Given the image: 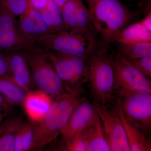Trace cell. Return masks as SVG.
Masks as SVG:
<instances>
[{
    "label": "cell",
    "mask_w": 151,
    "mask_h": 151,
    "mask_svg": "<svg viewBox=\"0 0 151 151\" xmlns=\"http://www.w3.org/2000/svg\"><path fill=\"white\" fill-rule=\"evenodd\" d=\"M100 43L110 45L119 30L132 24L135 14L119 0H85Z\"/></svg>",
    "instance_id": "6da1fadb"
},
{
    "label": "cell",
    "mask_w": 151,
    "mask_h": 151,
    "mask_svg": "<svg viewBox=\"0 0 151 151\" xmlns=\"http://www.w3.org/2000/svg\"><path fill=\"white\" fill-rule=\"evenodd\" d=\"M82 92H66L53 100L44 119L35 123L33 148L47 145L60 136L76 107L84 98Z\"/></svg>",
    "instance_id": "7a4b0ae2"
},
{
    "label": "cell",
    "mask_w": 151,
    "mask_h": 151,
    "mask_svg": "<svg viewBox=\"0 0 151 151\" xmlns=\"http://www.w3.org/2000/svg\"><path fill=\"white\" fill-rule=\"evenodd\" d=\"M33 41L47 50L88 60L97 50L100 40L94 31H66L49 33Z\"/></svg>",
    "instance_id": "3957f363"
},
{
    "label": "cell",
    "mask_w": 151,
    "mask_h": 151,
    "mask_svg": "<svg viewBox=\"0 0 151 151\" xmlns=\"http://www.w3.org/2000/svg\"><path fill=\"white\" fill-rule=\"evenodd\" d=\"M110 46L100 43L97 50L88 60L91 94L94 103L105 106L114 103L116 99L113 56L109 54Z\"/></svg>",
    "instance_id": "277c9868"
},
{
    "label": "cell",
    "mask_w": 151,
    "mask_h": 151,
    "mask_svg": "<svg viewBox=\"0 0 151 151\" xmlns=\"http://www.w3.org/2000/svg\"><path fill=\"white\" fill-rule=\"evenodd\" d=\"M22 51L29 65L32 82L39 90L54 99L67 92L49 59L47 50L35 44Z\"/></svg>",
    "instance_id": "5b68a950"
},
{
    "label": "cell",
    "mask_w": 151,
    "mask_h": 151,
    "mask_svg": "<svg viewBox=\"0 0 151 151\" xmlns=\"http://www.w3.org/2000/svg\"><path fill=\"white\" fill-rule=\"evenodd\" d=\"M49 58L67 92H82L89 82L88 60L47 50Z\"/></svg>",
    "instance_id": "8992f818"
},
{
    "label": "cell",
    "mask_w": 151,
    "mask_h": 151,
    "mask_svg": "<svg viewBox=\"0 0 151 151\" xmlns=\"http://www.w3.org/2000/svg\"><path fill=\"white\" fill-rule=\"evenodd\" d=\"M114 89L116 97L137 91L151 92L150 78L143 75L128 60L118 53L113 56Z\"/></svg>",
    "instance_id": "52a82bcc"
},
{
    "label": "cell",
    "mask_w": 151,
    "mask_h": 151,
    "mask_svg": "<svg viewBox=\"0 0 151 151\" xmlns=\"http://www.w3.org/2000/svg\"><path fill=\"white\" fill-rule=\"evenodd\" d=\"M128 120L147 134L151 128V92H131L117 101Z\"/></svg>",
    "instance_id": "ba28073f"
},
{
    "label": "cell",
    "mask_w": 151,
    "mask_h": 151,
    "mask_svg": "<svg viewBox=\"0 0 151 151\" xmlns=\"http://www.w3.org/2000/svg\"><path fill=\"white\" fill-rule=\"evenodd\" d=\"M111 151H131L126 132L116 108L94 103Z\"/></svg>",
    "instance_id": "9c48e42d"
},
{
    "label": "cell",
    "mask_w": 151,
    "mask_h": 151,
    "mask_svg": "<svg viewBox=\"0 0 151 151\" xmlns=\"http://www.w3.org/2000/svg\"><path fill=\"white\" fill-rule=\"evenodd\" d=\"M15 17L0 4V51H21L35 45L21 31Z\"/></svg>",
    "instance_id": "30bf717a"
},
{
    "label": "cell",
    "mask_w": 151,
    "mask_h": 151,
    "mask_svg": "<svg viewBox=\"0 0 151 151\" xmlns=\"http://www.w3.org/2000/svg\"><path fill=\"white\" fill-rule=\"evenodd\" d=\"M94 103L84 99L76 107L60 136L67 142L76 135L81 133L97 116Z\"/></svg>",
    "instance_id": "8fae6325"
},
{
    "label": "cell",
    "mask_w": 151,
    "mask_h": 151,
    "mask_svg": "<svg viewBox=\"0 0 151 151\" xmlns=\"http://www.w3.org/2000/svg\"><path fill=\"white\" fill-rule=\"evenodd\" d=\"M17 21L21 31L33 41L36 37L51 33L45 22L41 12L34 8L29 2L26 10L19 16Z\"/></svg>",
    "instance_id": "7c38bea8"
},
{
    "label": "cell",
    "mask_w": 151,
    "mask_h": 151,
    "mask_svg": "<svg viewBox=\"0 0 151 151\" xmlns=\"http://www.w3.org/2000/svg\"><path fill=\"white\" fill-rule=\"evenodd\" d=\"M14 51L7 52L11 76L15 82L27 92L31 91L32 82L31 73L26 58L23 52Z\"/></svg>",
    "instance_id": "4fadbf2b"
},
{
    "label": "cell",
    "mask_w": 151,
    "mask_h": 151,
    "mask_svg": "<svg viewBox=\"0 0 151 151\" xmlns=\"http://www.w3.org/2000/svg\"><path fill=\"white\" fill-rule=\"evenodd\" d=\"M52 99L40 90L27 92L23 105L31 122L37 123L44 119L51 108Z\"/></svg>",
    "instance_id": "5bb4252c"
},
{
    "label": "cell",
    "mask_w": 151,
    "mask_h": 151,
    "mask_svg": "<svg viewBox=\"0 0 151 151\" xmlns=\"http://www.w3.org/2000/svg\"><path fill=\"white\" fill-rule=\"evenodd\" d=\"M116 108L124 126L130 151H150L151 143L147 134L127 119L118 102Z\"/></svg>",
    "instance_id": "9a60e30c"
},
{
    "label": "cell",
    "mask_w": 151,
    "mask_h": 151,
    "mask_svg": "<svg viewBox=\"0 0 151 151\" xmlns=\"http://www.w3.org/2000/svg\"><path fill=\"white\" fill-rule=\"evenodd\" d=\"M81 134L86 143L87 151H111L98 114Z\"/></svg>",
    "instance_id": "2e32d148"
},
{
    "label": "cell",
    "mask_w": 151,
    "mask_h": 151,
    "mask_svg": "<svg viewBox=\"0 0 151 151\" xmlns=\"http://www.w3.org/2000/svg\"><path fill=\"white\" fill-rule=\"evenodd\" d=\"M24 120L12 114L0 124V151H15L17 132Z\"/></svg>",
    "instance_id": "e0dca14e"
},
{
    "label": "cell",
    "mask_w": 151,
    "mask_h": 151,
    "mask_svg": "<svg viewBox=\"0 0 151 151\" xmlns=\"http://www.w3.org/2000/svg\"><path fill=\"white\" fill-rule=\"evenodd\" d=\"M147 41H151V32L141 22L131 24L120 30L113 39V42L121 43Z\"/></svg>",
    "instance_id": "ac0fdd59"
},
{
    "label": "cell",
    "mask_w": 151,
    "mask_h": 151,
    "mask_svg": "<svg viewBox=\"0 0 151 151\" xmlns=\"http://www.w3.org/2000/svg\"><path fill=\"white\" fill-rule=\"evenodd\" d=\"M27 92L11 76L0 77V93L11 105H23Z\"/></svg>",
    "instance_id": "d6986e66"
},
{
    "label": "cell",
    "mask_w": 151,
    "mask_h": 151,
    "mask_svg": "<svg viewBox=\"0 0 151 151\" xmlns=\"http://www.w3.org/2000/svg\"><path fill=\"white\" fill-rule=\"evenodd\" d=\"M41 12L45 24L52 33L69 31L64 23L61 9L53 0H50L47 7Z\"/></svg>",
    "instance_id": "ffe728a7"
},
{
    "label": "cell",
    "mask_w": 151,
    "mask_h": 151,
    "mask_svg": "<svg viewBox=\"0 0 151 151\" xmlns=\"http://www.w3.org/2000/svg\"><path fill=\"white\" fill-rule=\"evenodd\" d=\"M35 123L24 120L17 132L15 151L29 150L32 148Z\"/></svg>",
    "instance_id": "44dd1931"
},
{
    "label": "cell",
    "mask_w": 151,
    "mask_h": 151,
    "mask_svg": "<svg viewBox=\"0 0 151 151\" xmlns=\"http://www.w3.org/2000/svg\"><path fill=\"white\" fill-rule=\"evenodd\" d=\"M118 44L119 53L127 60L151 58V41Z\"/></svg>",
    "instance_id": "7402d4cb"
},
{
    "label": "cell",
    "mask_w": 151,
    "mask_h": 151,
    "mask_svg": "<svg viewBox=\"0 0 151 151\" xmlns=\"http://www.w3.org/2000/svg\"><path fill=\"white\" fill-rule=\"evenodd\" d=\"M81 0H70L61 9L63 18L69 31H74L76 26V15L78 4Z\"/></svg>",
    "instance_id": "603a6c76"
},
{
    "label": "cell",
    "mask_w": 151,
    "mask_h": 151,
    "mask_svg": "<svg viewBox=\"0 0 151 151\" xmlns=\"http://www.w3.org/2000/svg\"><path fill=\"white\" fill-rule=\"evenodd\" d=\"M85 30L94 31L89 11L81 0L77 8L76 26L74 31Z\"/></svg>",
    "instance_id": "cb8c5ba5"
},
{
    "label": "cell",
    "mask_w": 151,
    "mask_h": 151,
    "mask_svg": "<svg viewBox=\"0 0 151 151\" xmlns=\"http://www.w3.org/2000/svg\"><path fill=\"white\" fill-rule=\"evenodd\" d=\"M28 2V0H0V4L15 17L24 13Z\"/></svg>",
    "instance_id": "d4e9b609"
},
{
    "label": "cell",
    "mask_w": 151,
    "mask_h": 151,
    "mask_svg": "<svg viewBox=\"0 0 151 151\" xmlns=\"http://www.w3.org/2000/svg\"><path fill=\"white\" fill-rule=\"evenodd\" d=\"M139 71L150 79L151 77V58L145 57L128 60Z\"/></svg>",
    "instance_id": "484cf974"
},
{
    "label": "cell",
    "mask_w": 151,
    "mask_h": 151,
    "mask_svg": "<svg viewBox=\"0 0 151 151\" xmlns=\"http://www.w3.org/2000/svg\"><path fill=\"white\" fill-rule=\"evenodd\" d=\"M65 144L68 151H87L86 143L81 133L76 135Z\"/></svg>",
    "instance_id": "4316f807"
},
{
    "label": "cell",
    "mask_w": 151,
    "mask_h": 151,
    "mask_svg": "<svg viewBox=\"0 0 151 151\" xmlns=\"http://www.w3.org/2000/svg\"><path fill=\"white\" fill-rule=\"evenodd\" d=\"M12 105L0 93V124L12 115Z\"/></svg>",
    "instance_id": "83f0119b"
},
{
    "label": "cell",
    "mask_w": 151,
    "mask_h": 151,
    "mask_svg": "<svg viewBox=\"0 0 151 151\" xmlns=\"http://www.w3.org/2000/svg\"><path fill=\"white\" fill-rule=\"evenodd\" d=\"M7 76H11L8 62L6 55L0 52V77Z\"/></svg>",
    "instance_id": "f1b7e54d"
},
{
    "label": "cell",
    "mask_w": 151,
    "mask_h": 151,
    "mask_svg": "<svg viewBox=\"0 0 151 151\" xmlns=\"http://www.w3.org/2000/svg\"><path fill=\"white\" fill-rule=\"evenodd\" d=\"M31 5L34 8L38 10L42 11L46 8L50 0H28Z\"/></svg>",
    "instance_id": "f546056e"
},
{
    "label": "cell",
    "mask_w": 151,
    "mask_h": 151,
    "mask_svg": "<svg viewBox=\"0 0 151 151\" xmlns=\"http://www.w3.org/2000/svg\"><path fill=\"white\" fill-rule=\"evenodd\" d=\"M149 31L151 32V12L140 22Z\"/></svg>",
    "instance_id": "4dcf8cb0"
},
{
    "label": "cell",
    "mask_w": 151,
    "mask_h": 151,
    "mask_svg": "<svg viewBox=\"0 0 151 151\" xmlns=\"http://www.w3.org/2000/svg\"><path fill=\"white\" fill-rule=\"evenodd\" d=\"M57 5L59 6L60 9H62L63 7L64 6L66 3L68 2L70 0H53Z\"/></svg>",
    "instance_id": "1f68e13d"
}]
</instances>
